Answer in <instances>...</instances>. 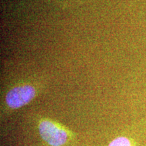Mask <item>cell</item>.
<instances>
[{
	"mask_svg": "<svg viewBox=\"0 0 146 146\" xmlns=\"http://www.w3.org/2000/svg\"><path fill=\"white\" fill-rule=\"evenodd\" d=\"M35 95L36 90L32 85H20L8 91L5 96V102L11 108L17 109L29 104Z\"/></svg>",
	"mask_w": 146,
	"mask_h": 146,
	"instance_id": "6da1fadb",
	"label": "cell"
},
{
	"mask_svg": "<svg viewBox=\"0 0 146 146\" xmlns=\"http://www.w3.org/2000/svg\"><path fill=\"white\" fill-rule=\"evenodd\" d=\"M41 137L52 146H62L67 141V133L50 120H43L39 126Z\"/></svg>",
	"mask_w": 146,
	"mask_h": 146,
	"instance_id": "7a4b0ae2",
	"label": "cell"
},
{
	"mask_svg": "<svg viewBox=\"0 0 146 146\" xmlns=\"http://www.w3.org/2000/svg\"><path fill=\"white\" fill-rule=\"evenodd\" d=\"M109 146H131V142L127 138L119 137L110 143Z\"/></svg>",
	"mask_w": 146,
	"mask_h": 146,
	"instance_id": "3957f363",
	"label": "cell"
}]
</instances>
